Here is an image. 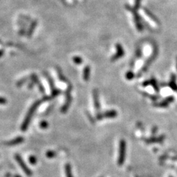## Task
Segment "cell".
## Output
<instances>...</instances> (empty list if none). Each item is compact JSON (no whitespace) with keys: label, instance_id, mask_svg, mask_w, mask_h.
Wrapping results in <instances>:
<instances>
[{"label":"cell","instance_id":"cell-22","mask_svg":"<svg viewBox=\"0 0 177 177\" xmlns=\"http://www.w3.org/2000/svg\"><path fill=\"white\" fill-rule=\"evenodd\" d=\"M7 102L6 98L0 97V104H5Z\"/></svg>","mask_w":177,"mask_h":177},{"label":"cell","instance_id":"cell-5","mask_svg":"<svg viewBox=\"0 0 177 177\" xmlns=\"http://www.w3.org/2000/svg\"><path fill=\"white\" fill-rule=\"evenodd\" d=\"M117 116V112L115 110H110V111H107L103 113H101L98 114V116H96V119H98V120H101V119H103V118H115V117Z\"/></svg>","mask_w":177,"mask_h":177},{"label":"cell","instance_id":"cell-15","mask_svg":"<svg viewBox=\"0 0 177 177\" xmlns=\"http://www.w3.org/2000/svg\"><path fill=\"white\" fill-rule=\"evenodd\" d=\"M73 61L76 64H81L83 62V60L79 56H74L73 58Z\"/></svg>","mask_w":177,"mask_h":177},{"label":"cell","instance_id":"cell-12","mask_svg":"<svg viewBox=\"0 0 177 177\" xmlns=\"http://www.w3.org/2000/svg\"><path fill=\"white\" fill-rule=\"evenodd\" d=\"M90 72H91L90 67L88 66H85L84 70V74H83V78H84V79L85 81H88V79H89Z\"/></svg>","mask_w":177,"mask_h":177},{"label":"cell","instance_id":"cell-1","mask_svg":"<svg viewBox=\"0 0 177 177\" xmlns=\"http://www.w3.org/2000/svg\"><path fill=\"white\" fill-rule=\"evenodd\" d=\"M41 101H38L36 102H34L32 106H31V108H30V110H28V112L26 114V118L24 119L23 123H22V126H21V130L22 131H26L28 129V125H29V124H30V122L31 121V119H32V118L34 113V112H35V111L36 110L37 108H38L39 104H41Z\"/></svg>","mask_w":177,"mask_h":177},{"label":"cell","instance_id":"cell-19","mask_svg":"<svg viewBox=\"0 0 177 177\" xmlns=\"http://www.w3.org/2000/svg\"><path fill=\"white\" fill-rule=\"evenodd\" d=\"M28 80V78H23L22 79H21V80H20V81H19L18 82H17V84H16V85H17V87H21L22 85H23L24 83L26 81Z\"/></svg>","mask_w":177,"mask_h":177},{"label":"cell","instance_id":"cell-23","mask_svg":"<svg viewBox=\"0 0 177 177\" xmlns=\"http://www.w3.org/2000/svg\"><path fill=\"white\" fill-rule=\"evenodd\" d=\"M12 177H22L21 175H15L14 176H12Z\"/></svg>","mask_w":177,"mask_h":177},{"label":"cell","instance_id":"cell-2","mask_svg":"<svg viewBox=\"0 0 177 177\" xmlns=\"http://www.w3.org/2000/svg\"><path fill=\"white\" fill-rule=\"evenodd\" d=\"M126 8L127 10H129L130 12L133 14L136 29L138 30L139 32H142L144 29V27H143V25L142 24L141 16H140L139 14L138 13V12H137V10H136L135 8L130 6L129 5H126Z\"/></svg>","mask_w":177,"mask_h":177},{"label":"cell","instance_id":"cell-13","mask_svg":"<svg viewBox=\"0 0 177 177\" xmlns=\"http://www.w3.org/2000/svg\"><path fill=\"white\" fill-rule=\"evenodd\" d=\"M64 171L66 177H74L72 172V167H71L70 164L66 163L65 165Z\"/></svg>","mask_w":177,"mask_h":177},{"label":"cell","instance_id":"cell-3","mask_svg":"<svg viewBox=\"0 0 177 177\" xmlns=\"http://www.w3.org/2000/svg\"><path fill=\"white\" fill-rule=\"evenodd\" d=\"M125 151H126V144L125 141L123 140H121L119 144V158H118V165H121L123 163L125 157Z\"/></svg>","mask_w":177,"mask_h":177},{"label":"cell","instance_id":"cell-10","mask_svg":"<svg viewBox=\"0 0 177 177\" xmlns=\"http://www.w3.org/2000/svg\"><path fill=\"white\" fill-rule=\"evenodd\" d=\"M93 98H94V104H95V108L96 111L100 110V103L98 100V92L96 89L93 91Z\"/></svg>","mask_w":177,"mask_h":177},{"label":"cell","instance_id":"cell-21","mask_svg":"<svg viewBox=\"0 0 177 177\" xmlns=\"http://www.w3.org/2000/svg\"><path fill=\"white\" fill-rule=\"evenodd\" d=\"M36 26V22H34V23L32 24V27H31V28H30V31H29V34H28V36H30V35H31V34H32V31L34 30V28H35Z\"/></svg>","mask_w":177,"mask_h":177},{"label":"cell","instance_id":"cell-11","mask_svg":"<svg viewBox=\"0 0 177 177\" xmlns=\"http://www.w3.org/2000/svg\"><path fill=\"white\" fill-rule=\"evenodd\" d=\"M143 10L144 11V13L146 14L147 16L149 17L150 19H152L153 22H156V23H159V19L157 18L156 16L154 15L153 14L152 12H151V11L149 9H148L147 8H143Z\"/></svg>","mask_w":177,"mask_h":177},{"label":"cell","instance_id":"cell-4","mask_svg":"<svg viewBox=\"0 0 177 177\" xmlns=\"http://www.w3.org/2000/svg\"><path fill=\"white\" fill-rule=\"evenodd\" d=\"M15 159L16 161L18 162L19 165L21 166V169L23 170L24 172L25 173L26 175L28 176H31L32 175V171H31L29 168L28 167V166L26 165V164L24 162L23 159H22V158L21 157V156H19V154H16L15 155Z\"/></svg>","mask_w":177,"mask_h":177},{"label":"cell","instance_id":"cell-14","mask_svg":"<svg viewBox=\"0 0 177 177\" xmlns=\"http://www.w3.org/2000/svg\"><path fill=\"white\" fill-rule=\"evenodd\" d=\"M45 155L48 158H53L56 156V153L55 152V151H48V152H46Z\"/></svg>","mask_w":177,"mask_h":177},{"label":"cell","instance_id":"cell-8","mask_svg":"<svg viewBox=\"0 0 177 177\" xmlns=\"http://www.w3.org/2000/svg\"><path fill=\"white\" fill-rule=\"evenodd\" d=\"M24 142V138L22 136H18L15 138V139H13L12 141L7 142L5 144L8 146H14V145H17L19 144H21Z\"/></svg>","mask_w":177,"mask_h":177},{"label":"cell","instance_id":"cell-6","mask_svg":"<svg viewBox=\"0 0 177 177\" xmlns=\"http://www.w3.org/2000/svg\"><path fill=\"white\" fill-rule=\"evenodd\" d=\"M116 50L117 52L116 54H115L112 57V61H115L116 60H118L119 59H120L122 56H123L124 55V50L123 49L121 45L119 44H118L116 45Z\"/></svg>","mask_w":177,"mask_h":177},{"label":"cell","instance_id":"cell-9","mask_svg":"<svg viewBox=\"0 0 177 177\" xmlns=\"http://www.w3.org/2000/svg\"><path fill=\"white\" fill-rule=\"evenodd\" d=\"M71 102H72V97H71V96H66V100L65 103L63 106H62L61 108V112L66 113L67 112L68 108L70 107Z\"/></svg>","mask_w":177,"mask_h":177},{"label":"cell","instance_id":"cell-7","mask_svg":"<svg viewBox=\"0 0 177 177\" xmlns=\"http://www.w3.org/2000/svg\"><path fill=\"white\" fill-rule=\"evenodd\" d=\"M30 79H32V81H33V83H34V84H37V85H38V87H39V91H41V93H45V89H44V87H43V85H41V84L40 82H39V79L38 78V76H37L36 74H32L30 76Z\"/></svg>","mask_w":177,"mask_h":177},{"label":"cell","instance_id":"cell-16","mask_svg":"<svg viewBox=\"0 0 177 177\" xmlns=\"http://www.w3.org/2000/svg\"><path fill=\"white\" fill-rule=\"evenodd\" d=\"M48 126L49 124L46 121H42L39 123V127H40L41 129H47Z\"/></svg>","mask_w":177,"mask_h":177},{"label":"cell","instance_id":"cell-17","mask_svg":"<svg viewBox=\"0 0 177 177\" xmlns=\"http://www.w3.org/2000/svg\"><path fill=\"white\" fill-rule=\"evenodd\" d=\"M141 2H142V0H135V6H134V8H135L136 10H138V9L141 7Z\"/></svg>","mask_w":177,"mask_h":177},{"label":"cell","instance_id":"cell-18","mask_svg":"<svg viewBox=\"0 0 177 177\" xmlns=\"http://www.w3.org/2000/svg\"><path fill=\"white\" fill-rule=\"evenodd\" d=\"M29 161L32 165H36L37 163V159L35 156H31L29 157Z\"/></svg>","mask_w":177,"mask_h":177},{"label":"cell","instance_id":"cell-20","mask_svg":"<svg viewBox=\"0 0 177 177\" xmlns=\"http://www.w3.org/2000/svg\"><path fill=\"white\" fill-rule=\"evenodd\" d=\"M126 77L128 79H131L134 77V74L132 72H128L126 74Z\"/></svg>","mask_w":177,"mask_h":177}]
</instances>
